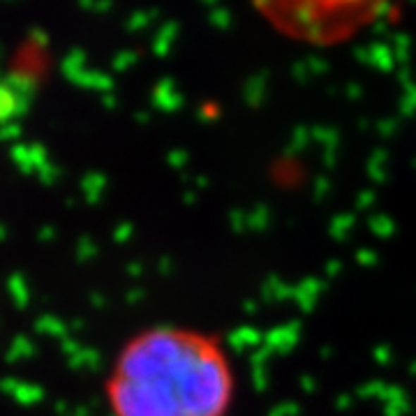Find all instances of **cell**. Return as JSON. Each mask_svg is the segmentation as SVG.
Instances as JSON below:
<instances>
[{"mask_svg":"<svg viewBox=\"0 0 416 416\" xmlns=\"http://www.w3.org/2000/svg\"><path fill=\"white\" fill-rule=\"evenodd\" d=\"M391 0H252L255 10L280 35L310 47L354 39L384 14Z\"/></svg>","mask_w":416,"mask_h":416,"instance_id":"obj_2","label":"cell"},{"mask_svg":"<svg viewBox=\"0 0 416 416\" xmlns=\"http://www.w3.org/2000/svg\"><path fill=\"white\" fill-rule=\"evenodd\" d=\"M234 396L236 372L224 345L178 324L125 340L104 381L111 416H227Z\"/></svg>","mask_w":416,"mask_h":416,"instance_id":"obj_1","label":"cell"}]
</instances>
